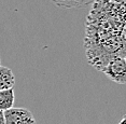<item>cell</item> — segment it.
<instances>
[{
    "mask_svg": "<svg viewBox=\"0 0 126 124\" xmlns=\"http://www.w3.org/2000/svg\"><path fill=\"white\" fill-rule=\"evenodd\" d=\"M126 23V7L119 0H94L86 17L84 50L91 66L102 71L114 57L126 56L122 30Z\"/></svg>",
    "mask_w": 126,
    "mask_h": 124,
    "instance_id": "obj_1",
    "label": "cell"
},
{
    "mask_svg": "<svg viewBox=\"0 0 126 124\" xmlns=\"http://www.w3.org/2000/svg\"><path fill=\"white\" fill-rule=\"evenodd\" d=\"M102 72L106 74L108 79L117 83V84H126V62L125 57H114L111 59L105 68Z\"/></svg>",
    "mask_w": 126,
    "mask_h": 124,
    "instance_id": "obj_2",
    "label": "cell"
},
{
    "mask_svg": "<svg viewBox=\"0 0 126 124\" xmlns=\"http://www.w3.org/2000/svg\"><path fill=\"white\" fill-rule=\"evenodd\" d=\"M4 124H37L32 113L27 108H10L3 111Z\"/></svg>",
    "mask_w": 126,
    "mask_h": 124,
    "instance_id": "obj_3",
    "label": "cell"
},
{
    "mask_svg": "<svg viewBox=\"0 0 126 124\" xmlns=\"http://www.w3.org/2000/svg\"><path fill=\"white\" fill-rule=\"evenodd\" d=\"M15 84V77L13 71L8 67L0 66V91L11 89Z\"/></svg>",
    "mask_w": 126,
    "mask_h": 124,
    "instance_id": "obj_4",
    "label": "cell"
},
{
    "mask_svg": "<svg viewBox=\"0 0 126 124\" xmlns=\"http://www.w3.org/2000/svg\"><path fill=\"white\" fill-rule=\"evenodd\" d=\"M14 102H15V95L13 88L0 91V111H5L12 108L14 106Z\"/></svg>",
    "mask_w": 126,
    "mask_h": 124,
    "instance_id": "obj_5",
    "label": "cell"
},
{
    "mask_svg": "<svg viewBox=\"0 0 126 124\" xmlns=\"http://www.w3.org/2000/svg\"><path fill=\"white\" fill-rule=\"evenodd\" d=\"M56 7L62 9L83 8L94 2V0H50Z\"/></svg>",
    "mask_w": 126,
    "mask_h": 124,
    "instance_id": "obj_6",
    "label": "cell"
},
{
    "mask_svg": "<svg viewBox=\"0 0 126 124\" xmlns=\"http://www.w3.org/2000/svg\"><path fill=\"white\" fill-rule=\"evenodd\" d=\"M0 124H4V114H3V111H0Z\"/></svg>",
    "mask_w": 126,
    "mask_h": 124,
    "instance_id": "obj_7",
    "label": "cell"
},
{
    "mask_svg": "<svg viewBox=\"0 0 126 124\" xmlns=\"http://www.w3.org/2000/svg\"><path fill=\"white\" fill-rule=\"evenodd\" d=\"M122 34H123V37H124V40L126 42V23L124 25V27H123V30H122Z\"/></svg>",
    "mask_w": 126,
    "mask_h": 124,
    "instance_id": "obj_8",
    "label": "cell"
},
{
    "mask_svg": "<svg viewBox=\"0 0 126 124\" xmlns=\"http://www.w3.org/2000/svg\"><path fill=\"white\" fill-rule=\"evenodd\" d=\"M119 124H126V116L122 118L121 121H120V122H119Z\"/></svg>",
    "mask_w": 126,
    "mask_h": 124,
    "instance_id": "obj_9",
    "label": "cell"
},
{
    "mask_svg": "<svg viewBox=\"0 0 126 124\" xmlns=\"http://www.w3.org/2000/svg\"><path fill=\"white\" fill-rule=\"evenodd\" d=\"M0 66H1V59H0Z\"/></svg>",
    "mask_w": 126,
    "mask_h": 124,
    "instance_id": "obj_10",
    "label": "cell"
},
{
    "mask_svg": "<svg viewBox=\"0 0 126 124\" xmlns=\"http://www.w3.org/2000/svg\"><path fill=\"white\" fill-rule=\"evenodd\" d=\"M125 62H126V56H125Z\"/></svg>",
    "mask_w": 126,
    "mask_h": 124,
    "instance_id": "obj_11",
    "label": "cell"
}]
</instances>
